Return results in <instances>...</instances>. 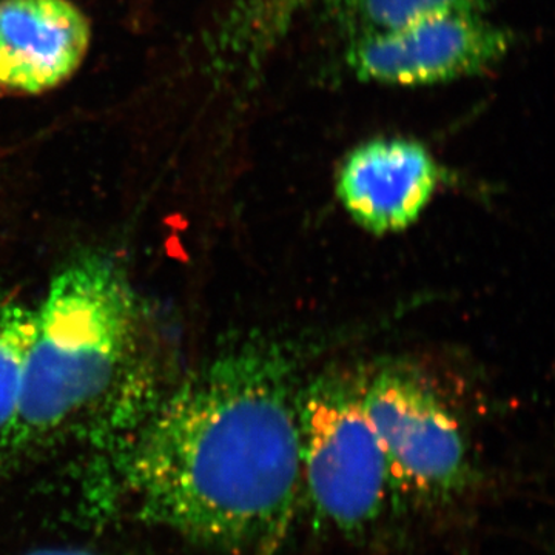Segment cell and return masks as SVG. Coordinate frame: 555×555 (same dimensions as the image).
<instances>
[{
  "instance_id": "obj_1",
  "label": "cell",
  "mask_w": 555,
  "mask_h": 555,
  "mask_svg": "<svg viewBox=\"0 0 555 555\" xmlns=\"http://www.w3.org/2000/svg\"><path fill=\"white\" fill-rule=\"evenodd\" d=\"M287 347H225L101 447L93 506L210 545L276 531L301 486L297 363Z\"/></svg>"
},
{
  "instance_id": "obj_2",
  "label": "cell",
  "mask_w": 555,
  "mask_h": 555,
  "mask_svg": "<svg viewBox=\"0 0 555 555\" xmlns=\"http://www.w3.org/2000/svg\"><path fill=\"white\" fill-rule=\"evenodd\" d=\"M138 299L112 259H76L36 309L20 406L0 436V467L87 427L112 403L137 349Z\"/></svg>"
},
{
  "instance_id": "obj_3",
  "label": "cell",
  "mask_w": 555,
  "mask_h": 555,
  "mask_svg": "<svg viewBox=\"0 0 555 555\" xmlns=\"http://www.w3.org/2000/svg\"><path fill=\"white\" fill-rule=\"evenodd\" d=\"M301 483L318 516L343 531L382 513L390 485L385 452L363 408V378L327 371L299 396Z\"/></svg>"
},
{
  "instance_id": "obj_4",
  "label": "cell",
  "mask_w": 555,
  "mask_h": 555,
  "mask_svg": "<svg viewBox=\"0 0 555 555\" xmlns=\"http://www.w3.org/2000/svg\"><path fill=\"white\" fill-rule=\"evenodd\" d=\"M363 408L392 488L438 496L465 485L469 465L462 429L418 375L404 367L379 369L363 378Z\"/></svg>"
},
{
  "instance_id": "obj_5",
  "label": "cell",
  "mask_w": 555,
  "mask_h": 555,
  "mask_svg": "<svg viewBox=\"0 0 555 555\" xmlns=\"http://www.w3.org/2000/svg\"><path fill=\"white\" fill-rule=\"evenodd\" d=\"M513 36L485 13H449L350 39L346 62L364 82L425 87L480 75L505 60Z\"/></svg>"
},
{
  "instance_id": "obj_6",
  "label": "cell",
  "mask_w": 555,
  "mask_h": 555,
  "mask_svg": "<svg viewBox=\"0 0 555 555\" xmlns=\"http://www.w3.org/2000/svg\"><path fill=\"white\" fill-rule=\"evenodd\" d=\"M433 153L404 138L361 144L339 169L337 192L356 222L378 235L414 224L440 184Z\"/></svg>"
},
{
  "instance_id": "obj_7",
  "label": "cell",
  "mask_w": 555,
  "mask_h": 555,
  "mask_svg": "<svg viewBox=\"0 0 555 555\" xmlns=\"http://www.w3.org/2000/svg\"><path fill=\"white\" fill-rule=\"evenodd\" d=\"M90 24L69 0H0V90L42 93L86 57Z\"/></svg>"
},
{
  "instance_id": "obj_8",
  "label": "cell",
  "mask_w": 555,
  "mask_h": 555,
  "mask_svg": "<svg viewBox=\"0 0 555 555\" xmlns=\"http://www.w3.org/2000/svg\"><path fill=\"white\" fill-rule=\"evenodd\" d=\"M489 0H338L350 39L406 27L449 13H485Z\"/></svg>"
},
{
  "instance_id": "obj_9",
  "label": "cell",
  "mask_w": 555,
  "mask_h": 555,
  "mask_svg": "<svg viewBox=\"0 0 555 555\" xmlns=\"http://www.w3.org/2000/svg\"><path fill=\"white\" fill-rule=\"evenodd\" d=\"M36 328V309L16 297H0V436L20 406L25 363Z\"/></svg>"
},
{
  "instance_id": "obj_10",
  "label": "cell",
  "mask_w": 555,
  "mask_h": 555,
  "mask_svg": "<svg viewBox=\"0 0 555 555\" xmlns=\"http://www.w3.org/2000/svg\"><path fill=\"white\" fill-rule=\"evenodd\" d=\"M312 0H248L247 24L251 51L262 53L281 40Z\"/></svg>"
},
{
  "instance_id": "obj_11",
  "label": "cell",
  "mask_w": 555,
  "mask_h": 555,
  "mask_svg": "<svg viewBox=\"0 0 555 555\" xmlns=\"http://www.w3.org/2000/svg\"><path fill=\"white\" fill-rule=\"evenodd\" d=\"M25 555H107L94 553V551L79 550V547H46V550H36Z\"/></svg>"
}]
</instances>
